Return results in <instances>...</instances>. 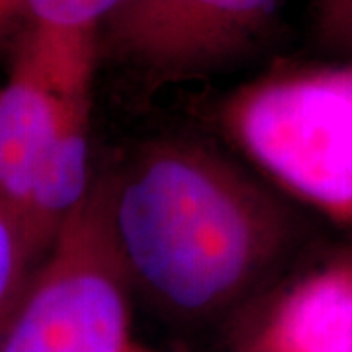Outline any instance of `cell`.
<instances>
[{
	"label": "cell",
	"mask_w": 352,
	"mask_h": 352,
	"mask_svg": "<svg viewBox=\"0 0 352 352\" xmlns=\"http://www.w3.org/2000/svg\"><path fill=\"white\" fill-rule=\"evenodd\" d=\"M221 126L280 188L331 221L352 223V61L252 80L227 98Z\"/></svg>",
	"instance_id": "obj_3"
},
{
	"label": "cell",
	"mask_w": 352,
	"mask_h": 352,
	"mask_svg": "<svg viewBox=\"0 0 352 352\" xmlns=\"http://www.w3.org/2000/svg\"><path fill=\"white\" fill-rule=\"evenodd\" d=\"M122 0H20L24 25L98 32Z\"/></svg>",
	"instance_id": "obj_8"
},
{
	"label": "cell",
	"mask_w": 352,
	"mask_h": 352,
	"mask_svg": "<svg viewBox=\"0 0 352 352\" xmlns=\"http://www.w3.org/2000/svg\"><path fill=\"white\" fill-rule=\"evenodd\" d=\"M57 233L24 208L0 198V339L32 288Z\"/></svg>",
	"instance_id": "obj_7"
},
{
	"label": "cell",
	"mask_w": 352,
	"mask_h": 352,
	"mask_svg": "<svg viewBox=\"0 0 352 352\" xmlns=\"http://www.w3.org/2000/svg\"><path fill=\"white\" fill-rule=\"evenodd\" d=\"M131 284L113 245L100 176L65 217L0 352H129Z\"/></svg>",
	"instance_id": "obj_4"
},
{
	"label": "cell",
	"mask_w": 352,
	"mask_h": 352,
	"mask_svg": "<svg viewBox=\"0 0 352 352\" xmlns=\"http://www.w3.org/2000/svg\"><path fill=\"white\" fill-rule=\"evenodd\" d=\"M98 176L131 289L176 321L249 300L296 243L280 198L200 143L153 141Z\"/></svg>",
	"instance_id": "obj_1"
},
{
	"label": "cell",
	"mask_w": 352,
	"mask_h": 352,
	"mask_svg": "<svg viewBox=\"0 0 352 352\" xmlns=\"http://www.w3.org/2000/svg\"><path fill=\"white\" fill-rule=\"evenodd\" d=\"M352 342V252L300 278L239 352H346Z\"/></svg>",
	"instance_id": "obj_6"
},
{
	"label": "cell",
	"mask_w": 352,
	"mask_h": 352,
	"mask_svg": "<svg viewBox=\"0 0 352 352\" xmlns=\"http://www.w3.org/2000/svg\"><path fill=\"white\" fill-rule=\"evenodd\" d=\"M286 0H122L98 28V59L147 87L217 75L264 50Z\"/></svg>",
	"instance_id": "obj_5"
},
{
	"label": "cell",
	"mask_w": 352,
	"mask_h": 352,
	"mask_svg": "<svg viewBox=\"0 0 352 352\" xmlns=\"http://www.w3.org/2000/svg\"><path fill=\"white\" fill-rule=\"evenodd\" d=\"M98 32L24 25L0 87V198L59 231L87 198Z\"/></svg>",
	"instance_id": "obj_2"
},
{
	"label": "cell",
	"mask_w": 352,
	"mask_h": 352,
	"mask_svg": "<svg viewBox=\"0 0 352 352\" xmlns=\"http://www.w3.org/2000/svg\"><path fill=\"white\" fill-rule=\"evenodd\" d=\"M24 28L20 0H0V57L10 55Z\"/></svg>",
	"instance_id": "obj_10"
},
{
	"label": "cell",
	"mask_w": 352,
	"mask_h": 352,
	"mask_svg": "<svg viewBox=\"0 0 352 352\" xmlns=\"http://www.w3.org/2000/svg\"><path fill=\"white\" fill-rule=\"evenodd\" d=\"M129 352H151V351H147V349H141V346H138V344H133Z\"/></svg>",
	"instance_id": "obj_11"
},
{
	"label": "cell",
	"mask_w": 352,
	"mask_h": 352,
	"mask_svg": "<svg viewBox=\"0 0 352 352\" xmlns=\"http://www.w3.org/2000/svg\"><path fill=\"white\" fill-rule=\"evenodd\" d=\"M315 43L331 59L352 61V0H309Z\"/></svg>",
	"instance_id": "obj_9"
},
{
	"label": "cell",
	"mask_w": 352,
	"mask_h": 352,
	"mask_svg": "<svg viewBox=\"0 0 352 352\" xmlns=\"http://www.w3.org/2000/svg\"><path fill=\"white\" fill-rule=\"evenodd\" d=\"M346 352H352V342H351V344H349V349H346Z\"/></svg>",
	"instance_id": "obj_12"
}]
</instances>
